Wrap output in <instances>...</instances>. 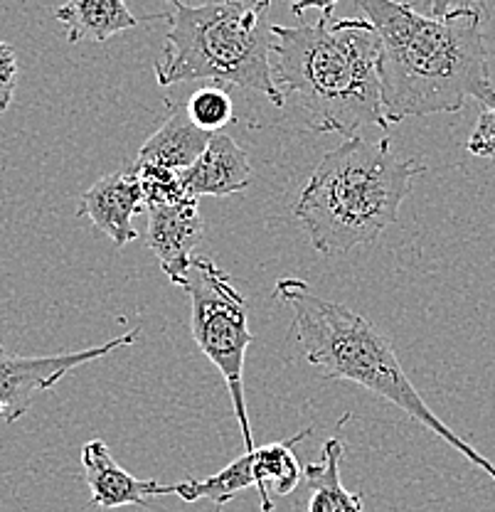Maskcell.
Wrapping results in <instances>:
<instances>
[{
    "label": "cell",
    "instance_id": "6da1fadb",
    "mask_svg": "<svg viewBox=\"0 0 495 512\" xmlns=\"http://www.w3.org/2000/svg\"><path fill=\"white\" fill-rule=\"evenodd\" d=\"M380 37L382 109L390 124L495 104L483 13L422 15L397 0H355Z\"/></svg>",
    "mask_w": 495,
    "mask_h": 512
},
{
    "label": "cell",
    "instance_id": "7a4b0ae2",
    "mask_svg": "<svg viewBox=\"0 0 495 512\" xmlns=\"http://www.w3.org/2000/svg\"><path fill=\"white\" fill-rule=\"evenodd\" d=\"M271 72L284 101L296 99L308 131L353 138L363 126L390 131L380 89V37L370 20L321 15L313 25H269Z\"/></svg>",
    "mask_w": 495,
    "mask_h": 512
},
{
    "label": "cell",
    "instance_id": "3957f363",
    "mask_svg": "<svg viewBox=\"0 0 495 512\" xmlns=\"http://www.w3.org/2000/svg\"><path fill=\"white\" fill-rule=\"evenodd\" d=\"M274 296L291 311L294 340L308 365L318 367L326 377L355 382L387 399L495 480L493 463L431 412L399 365L390 338L370 320L343 303L323 298L306 281L294 276L276 281Z\"/></svg>",
    "mask_w": 495,
    "mask_h": 512
},
{
    "label": "cell",
    "instance_id": "277c9868",
    "mask_svg": "<svg viewBox=\"0 0 495 512\" xmlns=\"http://www.w3.org/2000/svg\"><path fill=\"white\" fill-rule=\"evenodd\" d=\"M424 165L392 151L390 138L353 136L326 153L294 207L308 242L323 256H345L372 244L399 220Z\"/></svg>",
    "mask_w": 495,
    "mask_h": 512
},
{
    "label": "cell",
    "instance_id": "5b68a950",
    "mask_svg": "<svg viewBox=\"0 0 495 512\" xmlns=\"http://www.w3.org/2000/svg\"><path fill=\"white\" fill-rule=\"evenodd\" d=\"M173 8L163 13L168 32L163 57L153 64L161 87L215 82L264 94L274 106L286 104L271 72V0H205Z\"/></svg>",
    "mask_w": 495,
    "mask_h": 512
},
{
    "label": "cell",
    "instance_id": "8992f818",
    "mask_svg": "<svg viewBox=\"0 0 495 512\" xmlns=\"http://www.w3.org/2000/svg\"><path fill=\"white\" fill-rule=\"evenodd\" d=\"M185 291L190 293V328L195 343L225 377L244 446L252 451L254 436L244 399V355L254 340L247 298L234 288L230 274L207 256H193Z\"/></svg>",
    "mask_w": 495,
    "mask_h": 512
},
{
    "label": "cell",
    "instance_id": "52a82bcc",
    "mask_svg": "<svg viewBox=\"0 0 495 512\" xmlns=\"http://www.w3.org/2000/svg\"><path fill=\"white\" fill-rule=\"evenodd\" d=\"M311 429L291 436L286 441L266 444L262 448H252L230 466L222 468L215 476L205 480H185L173 485V495H178L185 503H198L210 500L217 510L225 508L230 500L237 498L247 488H257L262 498V512H274L271 495H289L301 483L303 468L298 466L294 448L308 439Z\"/></svg>",
    "mask_w": 495,
    "mask_h": 512
},
{
    "label": "cell",
    "instance_id": "ba28073f",
    "mask_svg": "<svg viewBox=\"0 0 495 512\" xmlns=\"http://www.w3.org/2000/svg\"><path fill=\"white\" fill-rule=\"evenodd\" d=\"M138 335H141V328H133L131 333L119 335L104 345L42 357L13 355L0 345V404L5 409V424H13L20 416L28 414L37 394L50 392L57 382L65 380L69 372L101 360L119 348H129L136 343Z\"/></svg>",
    "mask_w": 495,
    "mask_h": 512
},
{
    "label": "cell",
    "instance_id": "9c48e42d",
    "mask_svg": "<svg viewBox=\"0 0 495 512\" xmlns=\"http://www.w3.org/2000/svg\"><path fill=\"white\" fill-rule=\"evenodd\" d=\"M148 229L146 244L156 254L163 274L170 284H188L193 252L205 237V224L200 217L198 197H185L175 205L146 207Z\"/></svg>",
    "mask_w": 495,
    "mask_h": 512
},
{
    "label": "cell",
    "instance_id": "30bf717a",
    "mask_svg": "<svg viewBox=\"0 0 495 512\" xmlns=\"http://www.w3.org/2000/svg\"><path fill=\"white\" fill-rule=\"evenodd\" d=\"M141 212H146V200L133 170L99 178L77 207V215L87 217L116 247H126L138 237L133 217Z\"/></svg>",
    "mask_w": 495,
    "mask_h": 512
},
{
    "label": "cell",
    "instance_id": "8fae6325",
    "mask_svg": "<svg viewBox=\"0 0 495 512\" xmlns=\"http://www.w3.org/2000/svg\"><path fill=\"white\" fill-rule=\"evenodd\" d=\"M82 468L92 503L101 510H116L126 505L148 508V495H173V485L133 478L114 461L109 446L101 439H92L82 446Z\"/></svg>",
    "mask_w": 495,
    "mask_h": 512
},
{
    "label": "cell",
    "instance_id": "7c38bea8",
    "mask_svg": "<svg viewBox=\"0 0 495 512\" xmlns=\"http://www.w3.org/2000/svg\"><path fill=\"white\" fill-rule=\"evenodd\" d=\"M190 197H230L252 185V165L247 151L234 143L230 133H212L205 153L180 173Z\"/></svg>",
    "mask_w": 495,
    "mask_h": 512
},
{
    "label": "cell",
    "instance_id": "4fadbf2b",
    "mask_svg": "<svg viewBox=\"0 0 495 512\" xmlns=\"http://www.w3.org/2000/svg\"><path fill=\"white\" fill-rule=\"evenodd\" d=\"M210 138L212 133L202 131L190 119L188 109L173 111L170 119H165V124L151 138H146L136 156V165H158L183 173L205 153Z\"/></svg>",
    "mask_w": 495,
    "mask_h": 512
},
{
    "label": "cell",
    "instance_id": "5bb4252c",
    "mask_svg": "<svg viewBox=\"0 0 495 512\" xmlns=\"http://www.w3.org/2000/svg\"><path fill=\"white\" fill-rule=\"evenodd\" d=\"M55 20L65 25L67 40L72 45L84 40L106 42L141 23L126 0H65L55 10Z\"/></svg>",
    "mask_w": 495,
    "mask_h": 512
},
{
    "label": "cell",
    "instance_id": "9a60e30c",
    "mask_svg": "<svg viewBox=\"0 0 495 512\" xmlns=\"http://www.w3.org/2000/svg\"><path fill=\"white\" fill-rule=\"evenodd\" d=\"M345 456V444L340 436L323 441V461L308 463L303 478L311 488L308 512H363V498L340 483V461Z\"/></svg>",
    "mask_w": 495,
    "mask_h": 512
},
{
    "label": "cell",
    "instance_id": "2e32d148",
    "mask_svg": "<svg viewBox=\"0 0 495 512\" xmlns=\"http://www.w3.org/2000/svg\"><path fill=\"white\" fill-rule=\"evenodd\" d=\"M185 109H188L190 119L207 133L225 131V126L234 124L232 96L220 87L198 89V92L190 96Z\"/></svg>",
    "mask_w": 495,
    "mask_h": 512
},
{
    "label": "cell",
    "instance_id": "e0dca14e",
    "mask_svg": "<svg viewBox=\"0 0 495 512\" xmlns=\"http://www.w3.org/2000/svg\"><path fill=\"white\" fill-rule=\"evenodd\" d=\"M131 170L136 173L138 185H141L146 207L175 205V202L190 197L178 170L158 168V165H136V163H133Z\"/></svg>",
    "mask_w": 495,
    "mask_h": 512
},
{
    "label": "cell",
    "instance_id": "ac0fdd59",
    "mask_svg": "<svg viewBox=\"0 0 495 512\" xmlns=\"http://www.w3.org/2000/svg\"><path fill=\"white\" fill-rule=\"evenodd\" d=\"M466 151L476 158H488L495 163V104L481 111L471 136L466 141Z\"/></svg>",
    "mask_w": 495,
    "mask_h": 512
},
{
    "label": "cell",
    "instance_id": "d6986e66",
    "mask_svg": "<svg viewBox=\"0 0 495 512\" xmlns=\"http://www.w3.org/2000/svg\"><path fill=\"white\" fill-rule=\"evenodd\" d=\"M18 87V55L8 42L0 40V114L10 109Z\"/></svg>",
    "mask_w": 495,
    "mask_h": 512
},
{
    "label": "cell",
    "instance_id": "ffe728a7",
    "mask_svg": "<svg viewBox=\"0 0 495 512\" xmlns=\"http://www.w3.org/2000/svg\"><path fill=\"white\" fill-rule=\"evenodd\" d=\"M488 3L491 0H429V10L436 18L446 13H454V10H478V13L486 15Z\"/></svg>",
    "mask_w": 495,
    "mask_h": 512
},
{
    "label": "cell",
    "instance_id": "44dd1931",
    "mask_svg": "<svg viewBox=\"0 0 495 512\" xmlns=\"http://www.w3.org/2000/svg\"><path fill=\"white\" fill-rule=\"evenodd\" d=\"M338 5V0H294V5H291V13L296 15V18H301L306 10H323V15H333V8Z\"/></svg>",
    "mask_w": 495,
    "mask_h": 512
},
{
    "label": "cell",
    "instance_id": "7402d4cb",
    "mask_svg": "<svg viewBox=\"0 0 495 512\" xmlns=\"http://www.w3.org/2000/svg\"><path fill=\"white\" fill-rule=\"evenodd\" d=\"M170 3H188V0H170Z\"/></svg>",
    "mask_w": 495,
    "mask_h": 512
}]
</instances>
